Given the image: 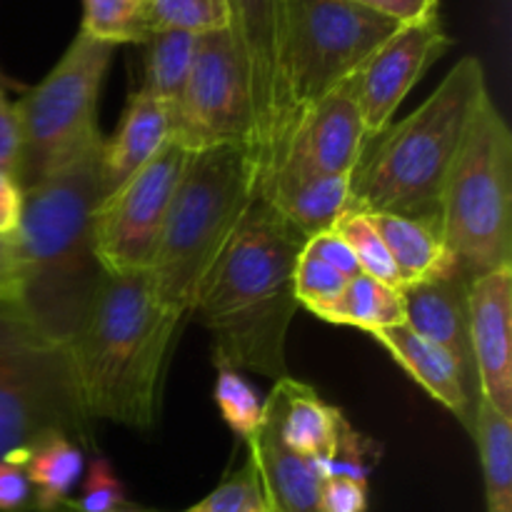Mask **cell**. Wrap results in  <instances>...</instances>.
<instances>
[{"instance_id":"obj_3","label":"cell","mask_w":512,"mask_h":512,"mask_svg":"<svg viewBox=\"0 0 512 512\" xmlns=\"http://www.w3.org/2000/svg\"><path fill=\"white\" fill-rule=\"evenodd\" d=\"M178 325V315L153 295L148 275H105L83 330L70 343L90 418L153 430Z\"/></svg>"},{"instance_id":"obj_21","label":"cell","mask_w":512,"mask_h":512,"mask_svg":"<svg viewBox=\"0 0 512 512\" xmlns=\"http://www.w3.org/2000/svg\"><path fill=\"white\" fill-rule=\"evenodd\" d=\"M260 198L273 205L305 238L333 230L350 205V175L278 178Z\"/></svg>"},{"instance_id":"obj_39","label":"cell","mask_w":512,"mask_h":512,"mask_svg":"<svg viewBox=\"0 0 512 512\" xmlns=\"http://www.w3.org/2000/svg\"><path fill=\"white\" fill-rule=\"evenodd\" d=\"M350 3L378 10V13L400 20V23H410V20L423 18L433 10H440V0H350Z\"/></svg>"},{"instance_id":"obj_2","label":"cell","mask_w":512,"mask_h":512,"mask_svg":"<svg viewBox=\"0 0 512 512\" xmlns=\"http://www.w3.org/2000/svg\"><path fill=\"white\" fill-rule=\"evenodd\" d=\"M305 240L263 198L250 205L193 308L213 335L215 365L275 383L288 378L285 343L298 308L293 273Z\"/></svg>"},{"instance_id":"obj_12","label":"cell","mask_w":512,"mask_h":512,"mask_svg":"<svg viewBox=\"0 0 512 512\" xmlns=\"http://www.w3.org/2000/svg\"><path fill=\"white\" fill-rule=\"evenodd\" d=\"M288 0H228L230 33L248 85L253 135L250 155L258 168V190L273 178L283 130V38Z\"/></svg>"},{"instance_id":"obj_36","label":"cell","mask_w":512,"mask_h":512,"mask_svg":"<svg viewBox=\"0 0 512 512\" xmlns=\"http://www.w3.org/2000/svg\"><path fill=\"white\" fill-rule=\"evenodd\" d=\"M5 85L0 83V170L18 180L20 165V128L15 105L5 95Z\"/></svg>"},{"instance_id":"obj_9","label":"cell","mask_w":512,"mask_h":512,"mask_svg":"<svg viewBox=\"0 0 512 512\" xmlns=\"http://www.w3.org/2000/svg\"><path fill=\"white\" fill-rule=\"evenodd\" d=\"M115 45L80 33L55 68L15 105L20 128V188L40 183L103 140L98 100Z\"/></svg>"},{"instance_id":"obj_14","label":"cell","mask_w":512,"mask_h":512,"mask_svg":"<svg viewBox=\"0 0 512 512\" xmlns=\"http://www.w3.org/2000/svg\"><path fill=\"white\" fill-rule=\"evenodd\" d=\"M368 143L370 138L348 80L300 120L270 183L303 175H353Z\"/></svg>"},{"instance_id":"obj_15","label":"cell","mask_w":512,"mask_h":512,"mask_svg":"<svg viewBox=\"0 0 512 512\" xmlns=\"http://www.w3.org/2000/svg\"><path fill=\"white\" fill-rule=\"evenodd\" d=\"M468 308L478 395L512 420V268L473 278Z\"/></svg>"},{"instance_id":"obj_8","label":"cell","mask_w":512,"mask_h":512,"mask_svg":"<svg viewBox=\"0 0 512 512\" xmlns=\"http://www.w3.org/2000/svg\"><path fill=\"white\" fill-rule=\"evenodd\" d=\"M400 20L350 0H288L283 38V130L280 158L300 120L348 83ZM275 165V170H278ZM270 183V180H268Z\"/></svg>"},{"instance_id":"obj_41","label":"cell","mask_w":512,"mask_h":512,"mask_svg":"<svg viewBox=\"0 0 512 512\" xmlns=\"http://www.w3.org/2000/svg\"><path fill=\"white\" fill-rule=\"evenodd\" d=\"M18 512H43V510H35V508H25V510H18ZM53 512H70V510H68V505H63V508H58V510H53Z\"/></svg>"},{"instance_id":"obj_7","label":"cell","mask_w":512,"mask_h":512,"mask_svg":"<svg viewBox=\"0 0 512 512\" xmlns=\"http://www.w3.org/2000/svg\"><path fill=\"white\" fill-rule=\"evenodd\" d=\"M440 235L470 278L512 268V133L490 95L445 183Z\"/></svg>"},{"instance_id":"obj_22","label":"cell","mask_w":512,"mask_h":512,"mask_svg":"<svg viewBox=\"0 0 512 512\" xmlns=\"http://www.w3.org/2000/svg\"><path fill=\"white\" fill-rule=\"evenodd\" d=\"M370 223L383 238L395 268H398L403 288L425 283V280L443 278L458 270V263L450 255L438 228L420 220L400 218V215H368Z\"/></svg>"},{"instance_id":"obj_37","label":"cell","mask_w":512,"mask_h":512,"mask_svg":"<svg viewBox=\"0 0 512 512\" xmlns=\"http://www.w3.org/2000/svg\"><path fill=\"white\" fill-rule=\"evenodd\" d=\"M33 508V488L20 465L0 463V512Z\"/></svg>"},{"instance_id":"obj_30","label":"cell","mask_w":512,"mask_h":512,"mask_svg":"<svg viewBox=\"0 0 512 512\" xmlns=\"http://www.w3.org/2000/svg\"><path fill=\"white\" fill-rule=\"evenodd\" d=\"M218 368V383H215V403L225 425L248 443L255 430L263 423V403H260L255 388H250L243 373L230 365H215Z\"/></svg>"},{"instance_id":"obj_23","label":"cell","mask_w":512,"mask_h":512,"mask_svg":"<svg viewBox=\"0 0 512 512\" xmlns=\"http://www.w3.org/2000/svg\"><path fill=\"white\" fill-rule=\"evenodd\" d=\"M83 450L68 435H50L30 450L23 470L33 488V508L53 512L70 500L83 478Z\"/></svg>"},{"instance_id":"obj_29","label":"cell","mask_w":512,"mask_h":512,"mask_svg":"<svg viewBox=\"0 0 512 512\" xmlns=\"http://www.w3.org/2000/svg\"><path fill=\"white\" fill-rule=\"evenodd\" d=\"M143 0H83V23L80 33L110 45L145 43V30L140 23Z\"/></svg>"},{"instance_id":"obj_35","label":"cell","mask_w":512,"mask_h":512,"mask_svg":"<svg viewBox=\"0 0 512 512\" xmlns=\"http://www.w3.org/2000/svg\"><path fill=\"white\" fill-rule=\"evenodd\" d=\"M305 250L313 253L315 258L323 260V263H328L330 268L338 270L343 278L350 280L355 278V275H360V265L358 260H355L353 250L348 248V243H345L335 230H325V233L308 238L305 240Z\"/></svg>"},{"instance_id":"obj_1","label":"cell","mask_w":512,"mask_h":512,"mask_svg":"<svg viewBox=\"0 0 512 512\" xmlns=\"http://www.w3.org/2000/svg\"><path fill=\"white\" fill-rule=\"evenodd\" d=\"M100 148L23 190V213L10 240L18 263L15 308L55 343L70 345L83 330L105 270L95 253L100 203Z\"/></svg>"},{"instance_id":"obj_38","label":"cell","mask_w":512,"mask_h":512,"mask_svg":"<svg viewBox=\"0 0 512 512\" xmlns=\"http://www.w3.org/2000/svg\"><path fill=\"white\" fill-rule=\"evenodd\" d=\"M23 213V188L13 175L0 170V235L13 238Z\"/></svg>"},{"instance_id":"obj_26","label":"cell","mask_w":512,"mask_h":512,"mask_svg":"<svg viewBox=\"0 0 512 512\" xmlns=\"http://www.w3.org/2000/svg\"><path fill=\"white\" fill-rule=\"evenodd\" d=\"M320 320L333 325H350L375 335L378 330L405 323L403 290L390 288L370 275L360 273L348 280L338 303Z\"/></svg>"},{"instance_id":"obj_27","label":"cell","mask_w":512,"mask_h":512,"mask_svg":"<svg viewBox=\"0 0 512 512\" xmlns=\"http://www.w3.org/2000/svg\"><path fill=\"white\" fill-rule=\"evenodd\" d=\"M140 23L145 38L163 30L190 35L218 33L230 28L228 0H143Z\"/></svg>"},{"instance_id":"obj_13","label":"cell","mask_w":512,"mask_h":512,"mask_svg":"<svg viewBox=\"0 0 512 512\" xmlns=\"http://www.w3.org/2000/svg\"><path fill=\"white\" fill-rule=\"evenodd\" d=\"M453 38L445 33L440 10L403 23L350 78L355 103L370 140L380 138L393 125L395 110L410 90L428 73L430 65L445 55Z\"/></svg>"},{"instance_id":"obj_4","label":"cell","mask_w":512,"mask_h":512,"mask_svg":"<svg viewBox=\"0 0 512 512\" xmlns=\"http://www.w3.org/2000/svg\"><path fill=\"white\" fill-rule=\"evenodd\" d=\"M488 95L483 63L475 55L460 58L433 95L363 155L350 175L348 210L400 215L440 230L445 183Z\"/></svg>"},{"instance_id":"obj_6","label":"cell","mask_w":512,"mask_h":512,"mask_svg":"<svg viewBox=\"0 0 512 512\" xmlns=\"http://www.w3.org/2000/svg\"><path fill=\"white\" fill-rule=\"evenodd\" d=\"M70 345L45 338L13 303L0 300V463L23 468L50 435L95 448Z\"/></svg>"},{"instance_id":"obj_11","label":"cell","mask_w":512,"mask_h":512,"mask_svg":"<svg viewBox=\"0 0 512 512\" xmlns=\"http://www.w3.org/2000/svg\"><path fill=\"white\" fill-rule=\"evenodd\" d=\"M188 160L190 153L168 140L148 165L125 180L113 195L100 200L93 240L105 273L128 275L148 270Z\"/></svg>"},{"instance_id":"obj_43","label":"cell","mask_w":512,"mask_h":512,"mask_svg":"<svg viewBox=\"0 0 512 512\" xmlns=\"http://www.w3.org/2000/svg\"><path fill=\"white\" fill-rule=\"evenodd\" d=\"M68 510H70V508H68ZM70 512H73V510H70Z\"/></svg>"},{"instance_id":"obj_17","label":"cell","mask_w":512,"mask_h":512,"mask_svg":"<svg viewBox=\"0 0 512 512\" xmlns=\"http://www.w3.org/2000/svg\"><path fill=\"white\" fill-rule=\"evenodd\" d=\"M248 463L258 475L268 512H320V478L313 460L293 453L280 440L270 415L248 440Z\"/></svg>"},{"instance_id":"obj_34","label":"cell","mask_w":512,"mask_h":512,"mask_svg":"<svg viewBox=\"0 0 512 512\" xmlns=\"http://www.w3.org/2000/svg\"><path fill=\"white\" fill-rule=\"evenodd\" d=\"M368 483L353 478H325L320 485V512H365Z\"/></svg>"},{"instance_id":"obj_18","label":"cell","mask_w":512,"mask_h":512,"mask_svg":"<svg viewBox=\"0 0 512 512\" xmlns=\"http://www.w3.org/2000/svg\"><path fill=\"white\" fill-rule=\"evenodd\" d=\"M395 363L425 390L433 400H438L443 408H448L460 423L465 425L470 435L475 428V408H478V395L468 388L458 363L438 348L435 343L425 340L408 325H393V328L378 330L373 335Z\"/></svg>"},{"instance_id":"obj_10","label":"cell","mask_w":512,"mask_h":512,"mask_svg":"<svg viewBox=\"0 0 512 512\" xmlns=\"http://www.w3.org/2000/svg\"><path fill=\"white\" fill-rule=\"evenodd\" d=\"M250 135L253 115L233 33L200 35L188 83L170 113V140L193 155L220 145L250 150Z\"/></svg>"},{"instance_id":"obj_16","label":"cell","mask_w":512,"mask_h":512,"mask_svg":"<svg viewBox=\"0 0 512 512\" xmlns=\"http://www.w3.org/2000/svg\"><path fill=\"white\" fill-rule=\"evenodd\" d=\"M470 283L473 278L458 268L443 278L403 288V305L405 325L443 348L458 363L468 388L478 395L473 343H470Z\"/></svg>"},{"instance_id":"obj_25","label":"cell","mask_w":512,"mask_h":512,"mask_svg":"<svg viewBox=\"0 0 512 512\" xmlns=\"http://www.w3.org/2000/svg\"><path fill=\"white\" fill-rule=\"evenodd\" d=\"M473 438L483 465L488 512H512V423L480 400Z\"/></svg>"},{"instance_id":"obj_42","label":"cell","mask_w":512,"mask_h":512,"mask_svg":"<svg viewBox=\"0 0 512 512\" xmlns=\"http://www.w3.org/2000/svg\"><path fill=\"white\" fill-rule=\"evenodd\" d=\"M0 83H3V85H8V88H10V85H15V83H10V80H8V78H5V75H3V73H0Z\"/></svg>"},{"instance_id":"obj_33","label":"cell","mask_w":512,"mask_h":512,"mask_svg":"<svg viewBox=\"0 0 512 512\" xmlns=\"http://www.w3.org/2000/svg\"><path fill=\"white\" fill-rule=\"evenodd\" d=\"M65 505L73 512H118L128 508V500L113 465L103 455H95L85 475L83 493L75 500L70 498Z\"/></svg>"},{"instance_id":"obj_31","label":"cell","mask_w":512,"mask_h":512,"mask_svg":"<svg viewBox=\"0 0 512 512\" xmlns=\"http://www.w3.org/2000/svg\"><path fill=\"white\" fill-rule=\"evenodd\" d=\"M345 285H348V278H343L338 270L308 253L303 245L293 273V290L298 305L308 308L315 318H323L338 303Z\"/></svg>"},{"instance_id":"obj_28","label":"cell","mask_w":512,"mask_h":512,"mask_svg":"<svg viewBox=\"0 0 512 512\" xmlns=\"http://www.w3.org/2000/svg\"><path fill=\"white\" fill-rule=\"evenodd\" d=\"M333 230L348 243V248L353 250L355 260H358L360 265V273L370 275V278L380 280V283L390 285V288L403 290V280H400L398 268H395L383 238H380V233L375 230V225L370 223L368 215L355 213V210H345Z\"/></svg>"},{"instance_id":"obj_20","label":"cell","mask_w":512,"mask_h":512,"mask_svg":"<svg viewBox=\"0 0 512 512\" xmlns=\"http://www.w3.org/2000/svg\"><path fill=\"white\" fill-rule=\"evenodd\" d=\"M263 410L273 420L280 440L308 460L328 458L348 423L338 408L325 403L310 385L298 383L290 375L275 383Z\"/></svg>"},{"instance_id":"obj_32","label":"cell","mask_w":512,"mask_h":512,"mask_svg":"<svg viewBox=\"0 0 512 512\" xmlns=\"http://www.w3.org/2000/svg\"><path fill=\"white\" fill-rule=\"evenodd\" d=\"M118 512H148L138 508H123ZM180 512H268L265 508L263 493H260L258 475H255L253 465L245 460L243 468L225 478L213 493L205 495L200 503L190 505V508Z\"/></svg>"},{"instance_id":"obj_5","label":"cell","mask_w":512,"mask_h":512,"mask_svg":"<svg viewBox=\"0 0 512 512\" xmlns=\"http://www.w3.org/2000/svg\"><path fill=\"white\" fill-rule=\"evenodd\" d=\"M258 198V168L248 145L190 155L145 270L165 310L180 320L193 313L210 270Z\"/></svg>"},{"instance_id":"obj_24","label":"cell","mask_w":512,"mask_h":512,"mask_svg":"<svg viewBox=\"0 0 512 512\" xmlns=\"http://www.w3.org/2000/svg\"><path fill=\"white\" fill-rule=\"evenodd\" d=\"M198 38L200 35L180 33V30L148 35L143 43V85L138 90L173 110L188 83Z\"/></svg>"},{"instance_id":"obj_19","label":"cell","mask_w":512,"mask_h":512,"mask_svg":"<svg viewBox=\"0 0 512 512\" xmlns=\"http://www.w3.org/2000/svg\"><path fill=\"white\" fill-rule=\"evenodd\" d=\"M170 113L160 100L135 90L113 138L100 148V200L113 195L143 165H148L170 140Z\"/></svg>"},{"instance_id":"obj_40","label":"cell","mask_w":512,"mask_h":512,"mask_svg":"<svg viewBox=\"0 0 512 512\" xmlns=\"http://www.w3.org/2000/svg\"><path fill=\"white\" fill-rule=\"evenodd\" d=\"M18 293V263H15L13 240L0 235V300L15 303Z\"/></svg>"}]
</instances>
